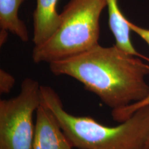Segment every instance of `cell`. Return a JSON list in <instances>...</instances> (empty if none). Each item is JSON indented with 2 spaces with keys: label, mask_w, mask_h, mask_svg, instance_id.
Returning a JSON list of instances; mask_svg holds the SVG:
<instances>
[{
  "label": "cell",
  "mask_w": 149,
  "mask_h": 149,
  "mask_svg": "<svg viewBox=\"0 0 149 149\" xmlns=\"http://www.w3.org/2000/svg\"><path fill=\"white\" fill-rule=\"evenodd\" d=\"M25 0H0V43H5L8 33L16 35L22 42L29 40V32L24 22L19 17V10Z\"/></svg>",
  "instance_id": "obj_8"
},
{
  "label": "cell",
  "mask_w": 149,
  "mask_h": 149,
  "mask_svg": "<svg viewBox=\"0 0 149 149\" xmlns=\"http://www.w3.org/2000/svg\"><path fill=\"white\" fill-rule=\"evenodd\" d=\"M146 106H149V95L141 101L130 104L122 109L112 110V117L113 120L117 122H123L129 118L137 110Z\"/></svg>",
  "instance_id": "obj_9"
},
{
  "label": "cell",
  "mask_w": 149,
  "mask_h": 149,
  "mask_svg": "<svg viewBox=\"0 0 149 149\" xmlns=\"http://www.w3.org/2000/svg\"><path fill=\"white\" fill-rule=\"evenodd\" d=\"M49 64L54 74L77 79L112 110L141 101L149 95L145 80L149 65L116 45L104 47L98 44L84 53Z\"/></svg>",
  "instance_id": "obj_1"
},
{
  "label": "cell",
  "mask_w": 149,
  "mask_h": 149,
  "mask_svg": "<svg viewBox=\"0 0 149 149\" xmlns=\"http://www.w3.org/2000/svg\"><path fill=\"white\" fill-rule=\"evenodd\" d=\"M106 6L107 0H70L60 13L61 22L55 34L33 48V61L51 64L97 46L100 19Z\"/></svg>",
  "instance_id": "obj_3"
},
{
  "label": "cell",
  "mask_w": 149,
  "mask_h": 149,
  "mask_svg": "<svg viewBox=\"0 0 149 149\" xmlns=\"http://www.w3.org/2000/svg\"><path fill=\"white\" fill-rule=\"evenodd\" d=\"M51 110L41 103L36 111L35 137L33 149H72Z\"/></svg>",
  "instance_id": "obj_5"
},
{
  "label": "cell",
  "mask_w": 149,
  "mask_h": 149,
  "mask_svg": "<svg viewBox=\"0 0 149 149\" xmlns=\"http://www.w3.org/2000/svg\"><path fill=\"white\" fill-rule=\"evenodd\" d=\"M40 86L27 77L17 95L0 101V149H33V114L42 103Z\"/></svg>",
  "instance_id": "obj_4"
},
{
  "label": "cell",
  "mask_w": 149,
  "mask_h": 149,
  "mask_svg": "<svg viewBox=\"0 0 149 149\" xmlns=\"http://www.w3.org/2000/svg\"><path fill=\"white\" fill-rule=\"evenodd\" d=\"M128 24H129L131 31L140 37L149 46V29L139 26L133 24V22H130L129 20H128Z\"/></svg>",
  "instance_id": "obj_11"
},
{
  "label": "cell",
  "mask_w": 149,
  "mask_h": 149,
  "mask_svg": "<svg viewBox=\"0 0 149 149\" xmlns=\"http://www.w3.org/2000/svg\"><path fill=\"white\" fill-rule=\"evenodd\" d=\"M15 84V79L12 74L5 70L0 69V93L8 94L11 91Z\"/></svg>",
  "instance_id": "obj_10"
},
{
  "label": "cell",
  "mask_w": 149,
  "mask_h": 149,
  "mask_svg": "<svg viewBox=\"0 0 149 149\" xmlns=\"http://www.w3.org/2000/svg\"><path fill=\"white\" fill-rule=\"evenodd\" d=\"M42 103L55 115L73 148L77 149H147L149 147V106L137 110L113 127L90 117L75 116L65 111L59 95L41 85Z\"/></svg>",
  "instance_id": "obj_2"
},
{
  "label": "cell",
  "mask_w": 149,
  "mask_h": 149,
  "mask_svg": "<svg viewBox=\"0 0 149 149\" xmlns=\"http://www.w3.org/2000/svg\"><path fill=\"white\" fill-rule=\"evenodd\" d=\"M147 149H149V147H148V148H147Z\"/></svg>",
  "instance_id": "obj_12"
},
{
  "label": "cell",
  "mask_w": 149,
  "mask_h": 149,
  "mask_svg": "<svg viewBox=\"0 0 149 149\" xmlns=\"http://www.w3.org/2000/svg\"><path fill=\"white\" fill-rule=\"evenodd\" d=\"M58 0H36L33 13V38L35 46H40L49 40L58 29L61 22L57 10Z\"/></svg>",
  "instance_id": "obj_6"
},
{
  "label": "cell",
  "mask_w": 149,
  "mask_h": 149,
  "mask_svg": "<svg viewBox=\"0 0 149 149\" xmlns=\"http://www.w3.org/2000/svg\"><path fill=\"white\" fill-rule=\"evenodd\" d=\"M109 14V25L115 40V45L125 53L141 57L149 62V58L136 51L130 38V29L128 19L121 12L118 0H107Z\"/></svg>",
  "instance_id": "obj_7"
}]
</instances>
